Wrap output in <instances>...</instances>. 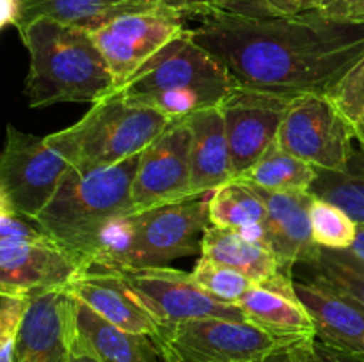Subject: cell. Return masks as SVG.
<instances>
[{"label": "cell", "mask_w": 364, "mask_h": 362, "mask_svg": "<svg viewBox=\"0 0 364 362\" xmlns=\"http://www.w3.org/2000/svg\"><path fill=\"white\" fill-rule=\"evenodd\" d=\"M191 31L238 87L288 99L327 94L364 55V23L333 20L318 9L294 16L220 11Z\"/></svg>", "instance_id": "6da1fadb"}, {"label": "cell", "mask_w": 364, "mask_h": 362, "mask_svg": "<svg viewBox=\"0 0 364 362\" xmlns=\"http://www.w3.org/2000/svg\"><path fill=\"white\" fill-rule=\"evenodd\" d=\"M18 32L28 52L23 92L31 109L96 103L114 91L112 73L91 31L39 18Z\"/></svg>", "instance_id": "7a4b0ae2"}, {"label": "cell", "mask_w": 364, "mask_h": 362, "mask_svg": "<svg viewBox=\"0 0 364 362\" xmlns=\"http://www.w3.org/2000/svg\"><path fill=\"white\" fill-rule=\"evenodd\" d=\"M139 155L100 169L71 167L32 222L85 270L100 236L114 219L135 212L132 201Z\"/></svg>", "instance_id": "3957f363"}, {"label": "cell", "mask_w": 364, "mask_h": 362, "mask_svg": "<svg viewBox=\"0 0 364 362\" xmlns=\"http://www.w3.org/2000/svg\"><path fill=\"white\" fill-rule=\"evenodd\" d=\"M237 87L223 62L185 28L117 91L127 102L159 110L169 119H183L220 106Z\"/></svg>", "instance_id": "277c9868"}, {"label": "cell", "mask_w": 364, "mask_h": 362, "mask_svg": "<svg viewBox=\"0 0 364 362\" xmlns=\"http://www.w3.org/2000/svg\"><path fill=\"white\" fill-rule=\"evenodd\" d=\"M208 195L114 219L100 238L92 266L110 270L149 268L201 254L203 234L212 226Z\"/></svg>", "instance_id": "5b68a950"}, {"label": "cell", "mask_w": 364, "mask_h": 362, "mask_svg": "<svg viewBox=\"0 0 364 362\" xmlns=\"http://www.w3.org/2000/svg\"><path fill=\"white\" fill-rule=\"evenodd\" d=\"M173 119L159 110L127 102L112 91L80 119L52 133V141L77 169H100L141 155Z\"/></svg>", "instance_id": "8992f818"}, {"label": "cell", "mask_w": 364, "mask_h": 362, "mask_svg": "<svg viewBox=\"0 0 364 362\" xmlns=\"http://www.w3.org/2000/svg\"><path fill=\"white\" fill-rule=\"evenodd\" d=\"M78 272L75 259L55 240L0 202V293L31 298L68 287Z\"/></svg>", "instance_id": "52a82bcc"}, {"label": "cell", "mask_w": 364, "mask_h": 362, "mask_svg": "<svg viewBox=\"0 0 364 362\" xmlns=\"http://www.w3.org/2000/svg\"><path fill=\"white\" fill-rule=\"evenodd\" d=\"M71 167L50 135L36 137L9 124L0 156V202L34 220Z\"/></svg>", "instance_id": "ba28073f"}, {"label": "cell", "mask_w": 364, "mask_h": 362, "mask_svg": "<svg viewBox=\"0 0 364 362\" xmlns=\"http://www.w3.org/2000/svg\"><path fill=\"white\" fill-rule=\"evenodd\" d=\"M153 341L164 362H263L284 343L255 323L224 318L160 327Z\"/></svg>", "instance_id": "9c48e42d"}, {"label": "cell", "mask_w": 364, "mask_h": 362, "mask_svg": "<svg viewBox=\"0 0 364 362\" xmlns=\"http://www.w3.org/2000/svg\"><path fill=\"white\" fill-rule=\"evenodd\" d=\"M354 124L326 94L290 99L277 142L284 151L318 170L341 172L354 153Z\"/></svg>", "instance_id": "30bf717a"}, {"label": "cell", "mask_w": 364, "mask_h": 362, "mask_svg": "<svg viewBox=\"0 0 364 362\" xmlns=\"http://www.w3.org/2000/svg\"><path fill=\"white\" fill-rule=\"evenodd\" d=\"M119 272H123L124 279L130 283L160 327L208 318L249 322L238 305L217 302L201 290L192 279L191 272H181L171 266H149Z\"/></svg>", "instance_id": "8fae6325"}, {"label": "cell", "mask_w": 364, "mask_h": 362, "mask_svg": "<svg viewBox=\"0 0 364 362\" xmlns=\"http://www.w3.org/2000/svg\"><path fill=\"white\" fill-rule=\"evenodd\" d=\"M185 31V16L174 9L121 16L92 31L114 78V91L123 87L171 39Z\"/></svg>", "instance_id": "7c38bea8"}, {"label": "cell", "mask_w": 364, "mask_h": 362, "mask_svg": "<svg viewBox=\"0 0 364 362\" xmlns=\"http://www.w3.org/2000/svg\"><path fill=\"white\" fill-rule=\"evenodd\" d=\"M191 177V130L185 117L173 119L139 155L132 187L135 212L196 197Z\"/></svg>", "instance_id": "4fadbf2b"}, {"label": "cell", "mask_w": 364, "mask_h": 362, "mask_svg": "<svg viewBox=\"0 0 364 362\" xmlns=\"http://www.w3.org/2000/svg\"><path fill=\"white\" fill-rule=\"evenodd\" d=\"M288 98L237 87L220 105L235 180L251 169L279 133Z\"/></svg>", "instance_id": "5bb4252c"}, {"label": "cell", "mask_w": 364, "mask_h": 362, "mask_svg": "<svg viewBox=\"0 0 364 362\" xmlns=\"http://www.w3.org/2000/svg\"><path fill=\"white\" fill-rule=\"evenodd\" d=\"M75 297L68 287L31 297L14 348V362H73Z\"/></svg>", "instance_id": "9a60e30c"}, {"label": "cell", "mask_w": 364, "mask_h": 362, "mask_svg": "<svg viewBox=\"0 0 364 362\" xmlns=\"http://www.w3.org/2000/svg\"><path fill=\"white\" fill-rule=\"evenodd\" d=\"M255 188L267 206L265 243L276 254L279 272L294 277L295 266L311 265L322 248L313 238L309 220V206L315 195L311 192H270Z\"/></svg>", "instance_id": "2e32d148"}, {"label": "cell", "mask_w": 364, "mask_h": 362, "mask_svg": "<svg viewBox=\"0 0 364 362\" xmlns=\"http://www.w3.org/2000/svg\"><path fill=\"white\" fill-rule=\"evenodd\" d=\"M68 290L77 300L119 329L149 337L159 334V322L119 270L100 266L80 270Z\"/></svg>", "instance_id": "e0dca14e"}, {"label": "cell", "mask_w": 364, "mask_h": 362, "mask_svg": "<svg viewBox=\"0 0 364 362\" xmlns=\"http://www.w3.org/2000/svg\"><path fill=\"white\" fill-rule=\"evenodd\" d=\"M245 318L281 341L316 337L311 314L294 286V277L276 273L263 284H255L238 302Z\"/></svg>", "instance_id": "ac0fdd59"}, {"label": "cell", "mask_w": 364, "mask_h": 362, "mask_svg": "<svg viewBox=\"0 0 364 362\" xmlns=\"http://www.w3.org/2000/svg\"><path fill=\"white\" fill-rule=\"evenodd\" d=\"M297 297L316 327V339L341 350L364 353V307L313 277H294Z\"/></svg>", "instance_id": "d6986e66"}, {"label": "cell", "mask_w": 364, "mask_h": 362, "mask_svg": "<svg viewBox=\"0 0 364 362\" xmlns=\"http://www.w3.org/2000/svg\"><path fill=\"white\" fill-rule=\"evenodd\" d=\"M18 18L14 27L20 31L39 18L59 23L96 31L121 16L149 11H178L167 0H16ZM180 13V11H178Z\"/></svg>", "instance_id": "ffe728a7"}, {"label": "cell", "mask_w": 364, "mask_h": 362, "mask_svg": "<svg viewBox=\"0 0 364 362\" xmlns=\"http://www.w3.org/2000/svg\"><path fill=\"white\" fill-rule=\"evenodd\" d=\"M191 130V190L206 195L235 180L220 106L185 117Z\"/></svg>", "instance_id": "44dd1931"}, {"label": "cell", "mask_w": 364, "mask_h": 362, "mask_svg": "<svg viewBox=\"0 0 364 362\" xmlns=\"http://www.w3.org/2000/svg\"><path fill=\"white\" fill-rule=\"evenodd\" d=\"M75 311L78 337L100 362H164L153 337L112 325L80 300Z\"/></svg>", "instance_id": "7402d4cb"}, {"label": "cell", "mask_w": 364, "mask_h": 362, "mask_svg": "<svg viewBox=\"0 0 364 362\" xmlns=\"http://www.w3.org/2000/svg\"><path fill=\"white\" fill-rule=\"evenodd\" d=\"M201 256L244 273L255 284H263L279 273L276 254L263 241L240 231L210 226L203 234Z\"/></svg>", "instance_id": "603a6c76"}, {"label": "cell", "mask_w": 364, "mask_h": 362, "mask_svg": "<svg viewBox=\"0 0 364 362\" xmlns=\"http://www.w3.org/2000/svg\"><path fill=\"white\" fill-rule=\"evenodd\" d=\"M208 209L212 226L240 231L265 243L267 206L252 185L233 180L210 192Z\"/></svg>", "instance_id": "cb8c5ba5"}, {"label": "cell", "mask_w": 364, "mask_h": 362, "mask_svg": "<svg viewBox=\"0 0 364 362\" xmlns=\"http://www.w3.org/2000/svg\"><path fill=\"white\" fill-rule=\"evenodd\" d=\"M318 169L284 151L276 141L238 180L270 192H311Z\"/></svg>", "instance_id": "d4e9b609"}, {"label": "cell", "mask_w": 364, "mask_h": 362, "mask_svg": "<svg viewBox=\"0 0 364 362\" xmlns=\"http://www.w3.org/2000/svg\"><path fill=\"white\" fill-rule=\"evenodd\" d=\"M311 194L334 202L348 213L358 224H364V146L352 153L341 172L318 170Z\"/></svg>", "instance_id": "484cf974"}, {"label": "cell", "mask_w": 364, "mask_h": 362, "mask_svg": "<svg viewBox=\"0 0 364 362\" xmlns=\"http://www.w3.org/2000/svg\"><path fill=\"white\" fill-rule=\"evenodd\" d=\"M308 270L313 279L329 284L341 295L364 307V261L350 248H320L311 265H297ZM295 266V268H297Z\"/></svg>", "instance_id": "4316f807"}, {"label": "cell", "mask_w": 364, "mask_h": 362, "mask_svg": "<svg viewBox=\"0 0 364 362\" xmlns=\"http://www.w3.org/2000/svg\"><path fill=\"white\" fill-rule=\"evenodd\" d=\"M309 220H311L313 238L320 247L350 248L354 243L358 222L334 202L315 195L309 206Z\"/></svg>", "instance_id": "83f0119b"}, {"label": "cell", "mask_w": 364, "mask_h": 362, "mask_svg": "<svg viewBox=\"0 0 364 362\" xmlns=\"http://www.w3.org/2000/svg\"><path fill=\"white\" fill-rule=\"evenodd\" d=\"M191 273L192 279L199 284L201 290H205L210 297L223 304L237 305L245 297V293L255 286V283L244 273L219 265L203 256L198 259Z\"/></svg>", "instance_id": "f1b7e54d"}, {"label": "cell", "mask_w": 364, "mask_h": 362, "mask_svg": "<svg viewBox=\"0 0 364 362\" xmlns=\"http://www.w3.org/2000/svg\"><path fill=\"white\" fill-rule=\"evenodd\" d=\"M327 98L334 106L350 121L359 123L364 117V55L336 84L333 85Z\"/></svg>", "instance_id": "f546056e"}, {"label": "cell", "mask_w": 364, "mask_h": 362, "mask_svg": "<svg viewBox=\"0 0 364 362\" xmlns=\"http://www.w3.org/2000/svg\"><path fill=\"white\" fill-rule=\"evenodd\" d=\"M28 305L31 298L0 293V362H14V348Z\"/></svg>", "instance_id": "4dcf8cb0"}, {"label": "cell", "mask_w": 364, "mask_h": 362, "mask_svg": "<svg viewBox=\"0 0 364 362\" xmlns=\"http://www.w3.org/2000/svg\"><path fill=\"white\" fill-rule=\"evenodd\" d=\"M263 362H322L316 351V337L284 341Z\"/></svg>", "instance_id": "1f68e13d"}, {"label": "cell", "mask_w": 364, "mask_h": 362, "mask_svg": "<svg viewBox=\"0 0 364 362\" xmlns=\"http://www.w3.org/2000/svg\"><path fill=\"white\" fill-rule=\"evenodd\" d=\"M322 0H255L251 16H294L320 9Z\"/></svg>", "instance_id": "d6a6232c"}, {"label": "cell", "mask_w": 364, "mask_h": 362, "mask_svg": "<svg viewBox=\"0 0 364 362\" xmlns=\"http://www.w3.org/2000/svg\"><path fill=\"white\" fill-rule=\"evenodd\" d=\"M318 11L338 21L364 23V0H322Z\"/></svg>", "instance_id": "836d02e7"}, {"label": "cell", "mask_w": 364, "mask_h": 362, "mask_svg": "<svg viewBox=\"0 0 364 362\" xmlns=\"http://www.w3.org/2000/svg\"><path fill=\"white\" fill-rule=\"evenodd\" d=\"M173 4L185 18H203L212 16L220 11H230L231 0H167Z\"/></svg>", "instance_id": "e575fe53"}, {"label": "cell", "mask_w": 364, "mask_h": 362, "mask_svg": "<svg viewBox=\"0 0 364 362\" xmlns=\"http://www.w3.org/2000/svg\"><path fill=\"white\" fill-rule=\"evenodd\" d=\"M316 351L322 362H364V353L341 350V348L331 346L316 339Z\"/></svg>", "instance_id": "d590c367"}, {"label": "cell", "mask_w": 364, "mask_h": 362, "mask_svg": "<svg viewBox=\"0 0 364 362\" xmlns=\"http://www.w3.org/2000/svg\"><path fill=\"white\" fill-rule=\"evenodd\" d=\"M73 362H100L98 358L92 355V351L82 343L80 337H78V332H77V339H75V346H73Z\"/></svg>", "instance_id": "8d00e7d4"}, {"label": "cell", "mask_w": 364, "mask_h": 362, "mask_svg": "<svg viewBox=\"0 0 364 362\" xmlns=\"http://www.w3.org/2000/svg\"><path fill=\"white\" fill-rule=\"evenodd\" d=\"M230 13L252 14L255 13V0H231Z\"/></svg>", "instance_id": "74e56055"}, {"label": "cell", "mask_w": 364, "mask_h": 362, "mask_svg": "<svg viewBox=\"0 0 364 362\" xmlns=\"http://www.w3.org/2000/svg\"><path fill=\"white\" fill-rule=\"evenodd\" d=\"M350 251L364 261V224H358V234H355V240L352 243Z\"/></svg>", "instance_id": "f35d334b"}, {"label": "cell", "mask_w": 364, "mask_h": 362, "mask_svg": "<svg viewBox=\"0 0 364 362\" xmlns=\"http://www.w3.org/2000/svg\"><path fill=\"white\" fill-rule=\"evenodd\" d=\"M354 130H355V141H358V144L364 146V117L359 123L354 124Z\"/></svg>", "instance_id": "ab89813d"}]
</instances>
